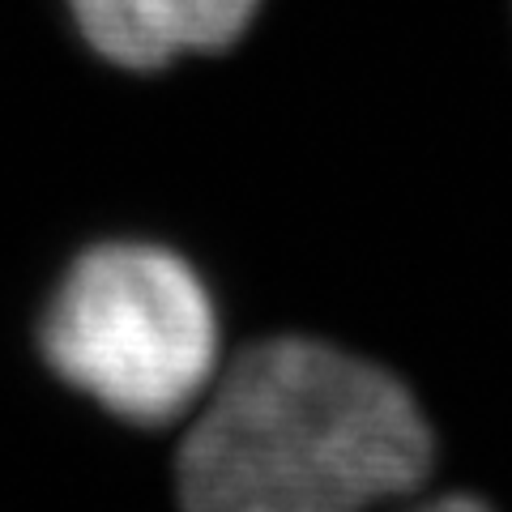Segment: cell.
I'll return each mask as SVG.
<instances>
[{"label": "cell", "instance_id": "cell-2", "mask_svg": "<svg viewBox=\"0 0 512 512\" xmlns=\"http://www.w3.org/2000/svg\"><path fill=\"white\" fill-rule=\"evenodd\" d=\"M227 320L201 269L154 239H103L60 269L35 359L103 419L175 436L227 363Z\"/></svg>", "mask_w": 512, "mask_h": 512}, {"label": "cell", "instance_id": "cell-3", "mask_svg": "<svg viewBox=\"0 0 512 512\" xmlns=\"http://www.w3.org/2000/svg\"><path fill=\"white\" fill-rule=\"evenodd\" d=\"M261 0H73V18L99 56L158 69L184 52L227 47Z\"/></svg>", "mask_w": 512, "mask_h": 512}, {"label": "cell", "instance_id": "cell-1", "mask_svg": "<svg viewBox=\"0 0 512 512\" xmlns=\"http://www.w3.org/2000/svg\"><path fill=\"white\" fill-rule=\"evenodd\" d=\"M180 512H495L440 483V436L410 380L325 333L235 346L171 436Z\"/></svg>", "mask_w": 512, "mask_h": 512}]
</instances>
